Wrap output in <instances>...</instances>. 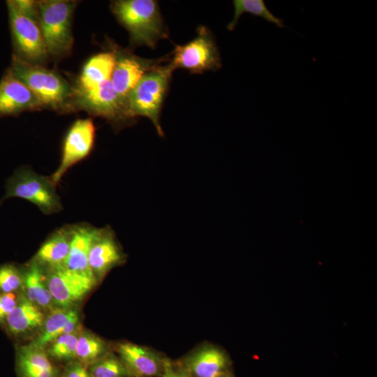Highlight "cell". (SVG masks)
I'll use <instances>...</instances> for the list:
<instances>
[{
  "label": "cell",
  "instance_id": "29",
  "mask_svg": "<svg viewBox=\"0 0 377 377\" xmlns=\"http://www.w3.org/2000/svg\"><path fill=\"white\" fill-rule=\"evenodd\" d=\"M17 10L39 25V10L37 1L13 0Z\"/></svg>",
  "mask_w": 377,
  "mask_h": 377
},
{
  "label": "cell",
  "instance_id": "6",
  "mask_svg": "<svg viewBox=\"0 0 377 377\" xmlns=\"http://www.w3.org/2000/svg\"><path fill=\"white\" fill-rule=\"evenodd\" d=\"M13 46L15 56L43 66L50 58L38 24L22 14L13 0L6 1Z\"/></svg>",
  "mask_w": 377,
  "mask_h": 377
},
{
  "label": "cell",
  "instance_id": "5",
  "mask_svg": "<svg viewBox=\"0 0 377 377\" xmlns=\"http://www.w3.org/2000/svg\"><path fill=\"white\" fill-rule=\"evenodd\" d=\"M55 187L50 177L22 168L16 170L8 179L3 200L20 198L37 206L45 214H52L62 209Z\"/></svg>",
  "mask_w": 377,
  "mask_h": 377
},
{
  "label": "cell",
  "instance_id": "12",
  "mask_svg": "<svg viewBox=\"0 0 377 377\" xmlns=\"http://www.w3.org/2000/svg\"><path fill=\"white\" fill-rule=\"evenodd\" d=\"M42 108L33 91L7 69L0 80V117Z\"/></svg>",
  "mask_w": 377,
  "mask_h": 377
},
{
  "label": "cell",
  "instance_id": "8",
  "mask_svg": "<svg viewBox=\"0 0 377 377\" xmlns=\"http://www.w3.org/2000/svg\"><path fill=\"white\" fill-rule=\"evenodd\" d=\"M46 283L52 297L60 308H71L81 301L97 281L75 273L63 265L48 267Z\"/></svg>",
  "mask_w": 377,
  "mask_h": 377
},
{
  "label": "cell",
  "instance_id": "1",
  "mask_svg": "<svg viewBox=\"0 0 377 377\" xmlns=\"http://www.w3.org/2000/svg\"><path fill=\"white\" fill-rule=\"evenodd\" d=\"M12 74L36 96L43 108L64 112L74 106V89L61 75L13 54L8 68Z\"/></svg>",
  "mask_w": 377,
  "mask_h": 377
},
{
  "label": "cell",
  "instance_id": "7",
  "mask_svg": "<svg viewBox=\"0 0 377 377\" xmlns=\"http://www.w3.org/2000/svg\"><path fill=\"white\" fill-rule=\"evenodd\" d=\"M197 32L194 39L176 46L170 63L174 70L182 68L193 73H202L221 68L220 54L210 31L201 26Z\"/></svg>",
  "mask_w": 377,
  "mask_h": 377
},
{
  "label": "cell",
  "instance_id": "21",
  "mask_svg": "<svg viewBox=\"0 0 377 377\" xmlns=\"http://www.w3.org/2000/svg\"><path fill=\"white\" fill-rule=\"evenodd\" d=\"M115 59L113 51L99 53L91 57L83 66L76 88L89 90L110 80Z\"/></svg>",
  "mask_w": 377,
  "mask_h": 377
},
{
  "label": "cell",
  "instance_id": "24",
  "mask_svg": "<svg viewBox=\"0 0 377 377\" xmlns=\"http://www.w3.org/2000/svg\"><path fill=\"white\" fill-rule=\"evenodd\" d=\"M106 351V344L97 336L83 332L78 335L75 358L83 364L92 363L102 357Z\"/></svg>",
  "mask_w": 377,
  "mask_h": 377
},
{
  "label": "cell",
  "instance_id": "23",
  "mask_svg": "<svg viewBox=\"0 0 377 377\" xmlns=\"http://www.w3.org/2000/svg\"><path fill=\"white\" fill-rule=\"evenodd\" d=\"M234 14L232 20L227 24L229 31H233L240 17L245 13L263 17L267 22L275 24L279 28H284L283 20L275 16L267 7L263 0H234Z\"/></svg>",
  "mask_w": 377,
  "mask_h": 377
},
{
  "label": "cell",
  "instance_id": "4",
  "mask_svg": "<svg viewBox=\"0 0 377 377\" xmlns=\"http://www.w3.org/2000/svg\"><path fill=\"white\" fill-rule=\"evenodd\" d=\"M173 71L170 64L155 66L142 76L126 99L129 117L149 118L160 136H163L159 119L161 109Z\"/></svg>",
  "mask_w": 377,
  "mask_h": 377
},
{
  "label": "cell",
  "instance_id": "3",
  "mask_svg": "<svg viewBox=\"0 0 377 377\" xmlns=\"http://www.w3.org/2000/svg\"><path fill=\"white\" fill-rule=\"evenodd\" d=\"M39 27L49 57L61 59L73 47L72 20L77 1H37Z\"/></svg>",
  "mask_w": 377,
  "mask_h": 377
},
{
  "label": "cell",
  "instance_id": "28",
  "mask_svg": "<svg viewBox=\"0 0 377 377\" xmlns=\"http://www.w3.org/2000/svg\"><path fill=\"white\" fill-rule=\"evenodd\" d=\"M19 296L16 293H0V326H3L8 315L16 306Z\"/></svg>",
  "mask_w": 377,
  "mask_h": 377
},
{
  "label": "cell",
  "instance_id": "17",
  "mask_svg": "<svg viewBox=\"0 0 377 377\" xmlns=\"http://www.w3.org/2000/svg\"><path fill=\"white\" fill-rule=\"evenodd\" d=\"M45 319L38 306L24 295H20L17 304L8 315L3 327L9 334L19 337L42 327Z\"/></svg>",
  "mask_w": 377,
  "mask_h": 377
},
{
  "label": "cell",
  "instance_id": "9",
  "mask_svg": "<svg viewBox=\"0 0 377 377\" xmlns=\"http://www.w3.org/2000/svg\"><path fill=\"white\" fill-rule=\"evenodd\" d=\"M73 89L74 105L77 107L115 123L131 119L110 80L89 90Z\"/></svg>",
  "mask_w": 377,
  "mask_h": 377
},
{
  "label": "cell",
  "instance_id": "18",
  "mask_svg": "<svg viewBox=\"0 0 377 377\" xmlns=\"http://www.w3.org/2000/svg\"><path fill=\"white\" fill-rule=\"evenodd\" d=\"M79 318V313L75 309H54L45 319L40 335L31 344L44 349L57 338L77 332Z\"/></svg>",
  "mask_w": 377,
  "mask_h": 377
},
{
  "label": "cell",
  "instance_id": "13",
  "mask_svg": "<svg viewBox=\"0 0 377 377\" xmlns=\"http://www.w3.org/2000/svg\"><path fill=\"white\" fill-rule=\"evenodd\" d=\"M124 256L110 227L99 228L91 246L88 263L96 280L124 261Z\"/></svg>",
  "mask_w": 377,
  "mask_h": 377
},
{
  "label": "cell",
  "instance_id": "11",
  "mask_svg": "<svg viewBox=\"0 0 377 377\" xmlns=\"http://www.w3.org/2000/svg\"><path fill=\"white\" fill-rule=\"evenodd\" d=\"M113 52L116 59L110 82L115 92L126 105L128 95L142 76L166 59H143L120 49H115Z\"/></svg>",
  "mask_w": 377,
  "mask_h": 377
},
{
  "label": "cell",
  "instance_id": "20",
  "mask_svg": "<svg viewBox=\"0 0 377 377\" xmlns=\"http://www.w3.org/2000/svg\"><path fill=\"white\" fill-rule=\"evenodd\" d=\"M71 236V226L56 230L41 245L34 260L47 267L63 265L69 252Z\"/></svg>",
  "mask_w": 377,
  "mask_h": 377
},
{
  "label": "cell",
  "instance_id": "14",
  "mask_svg": "<svg viewBox=\"0 0 377 377\" xmlns=\"http://www.w3.org/2000/svg\"><path fill=\"white\" fill-rule=\"evenodd\" d=\"M98 229L86 224L71 226L70 249L63 264L68 269L95 280L89 266L88 256Z\"/></svg>",
  "mask_w": 377,
  "mask_h": 377
},
{
  "label": "cell",
  "instance_id": "16",
  "mask_svg": "<svg viewBox=\"0 0 377 377\" xmlns=\"http://www.w3.org/2000/svg\"><path fill=\"white\" fill-rule=\"evenodd\" d=\"M180 364L189 377H218L227 374L229 362L223 351L213 346H204Z\"/></svg>",
  "mask_w": 377,
  "mask_h": 377
},
{
  "label": "cell",
  "instance_id": "32",
  "mask_svg": "<svg viewBox=\"0 0 377 377\" xmlns=\"http://www.w3.org/2000/svg\"><path fill=\"white\" fill-rule=\"evenodd\" d=\"M218 377H230L228 374H223L221 376H219Z\"/></svg>",
  "mask_w": 377,
  "mask_h": 377
},
{
  "label": "cell",
  "instance_id": "25",
  "mask_svg": "<svg viewBox=\"0 0 377 377\" xmlns=\"http://www.w3.org/2000/svg\"><path fill=\"white\" fill-rule=\"evenodd\" d=\"M91 377H126L130 374L121 360L112 355L103 356L88 368Z\"/></svg>",
  "mask_w": 377,
  "mask_h": 377
},
{
  "label": "cell",
  "instance_id": "2",
  "mask_svg": "<svg viewBox=\"0 0 377 377\" xmlns=\"http://www.w3.org/2000/svg\"><path fill=\"white\" fill-rule=\"evenodd\" d=\"M111 10L128 31L131 44L133 46L155 48L158 40L168 36L156 1H114Z\"/></svg>",
  "mask_w": 377,
  "mask_h": 377
},
{
  "label": "cell",
  "instance_id": "31",
  "mask_svg": "<svg viewBox=\"0 0 377 377\" xmlns=\"http://www.w3.org/2000/svg\"><path fill=\"white\" fill-rule=\"evenodd\" d=\"M63 377H91L85 364L79 361L72 362L66 369Z\"/></svg>",
  "mask_w": 377,
  "mask_h": 377
},
{
  "label": "cell",
  "instance_id": "22",
  "mask_svg": "<svg viewBox=\"0 0 377 377\" xmlns=\"http://www.w3.org/2000/svg\"><path fill=\"white\" fill-rule=\"evenodd\" d=\"M22 272L24 295L40 309L50 308L53 299L47 286L43 266L33 260Z\"/></svg>",
  "mask_w": 377,
  "mask_h": 377
},
{
  "label": "cell",
  "instance_id": "15",
  "mask_svg": "<svg viewBox=\"0 0 377 377\" xmlns=\"http://www.w3.org/2000/svg\"><path fill=\"white\" fill-rule=\"evenodd\" d=\"M117 350L130 376L154 377L161 375L163 360L154 352L128 342L119 343Z\"/></svg>",
  "mask_w": 377,
  "mask_h": 377
},
{
  "label": "cell",
  "instance_id": "19",
  "mask_svg": "<svg viewBox=\"0 0 377 377\" xmlns=\"http://www.w3.org/2000/svg\"><path fill=\"white\" fill-rule=\"evenodd\" d=\"M17 367L20 377H57L47 353L32 344L17 348Z\"/></svg>",
  "mask_w": 377,
  "mask_h": 377
},
{
  "label": "cell",
  "instance_id": "30",
  "mask_svg": "<svg viewBox=\"0 0 377 377\" xmlns=\"http://www.w3.org/2000/svg\"><path fill=\"white\" fill-rule=\"evenodd\" d=\"M161 377H189L181 364H175L166 359L163 361Z\"/></svg>",
  "mask_w": 377,
  "mask_h": 377
},
{
  "label": "cell",
  "instance_id": "10",
  "mask_svg": "<svg viewBox=\"0 0 377 377\" xmlns=\"http://www.w3.org/2000/svg\"><path fill=\"white\" fill-rule=\"evenodd\" d=\"M95 126L91 119H80L68 131L64 141L61 162L50 177L57 185L73 165L91 152L95 139Z\"/></svg>",
  "mask_w": 377,
  "mask_h": 377
},
{
  "label": "cell",
  "instance_id": "27",
  "mask_svg": "<svg viewBox=\"0 0 377 377\" xmlns=\"http://www.w3.org/2000/svg\"><path fill=\"white\" fill-rule=\"evenodd\" d=\"M22 272L13 264L0 266V293H13L22 288Z\"/></svg>",
  "mask_w": 377,
  "mask_h": 377
},
{
  "label": "cell",
  "instance_id": "26",
  "mask_svg": "<svg viewBox=\"0 0 377 377\" xmlns=\"http://www.w3.org/2000/svg\"><path fill=\"white\" fill-rule=\"evenodd\" d=\"M79 334L77 332L62 335L47 346V355L59 360L75 358V350Z\"/></svg>",
  "mask_w": 377,
  "mask_h": 377
}]
</instances>
